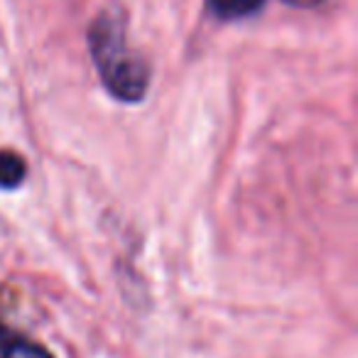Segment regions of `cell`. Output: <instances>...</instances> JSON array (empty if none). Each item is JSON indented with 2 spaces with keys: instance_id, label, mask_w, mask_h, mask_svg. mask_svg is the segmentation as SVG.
Segmentation results:
<instances>
[{
  "instance_id": "cell-1",
  "label": "cell",
  "mask_w": 358,
  "mask_h": 358,
  "mask_svg": "<svg viewBox=\"0 0 358 358\" xmlns=\"http://www.w3.org/2000/svg\"><path fill=\"white\" fill-rule=\"evenodd\" d=\"M89 40L96 69L108 94L128 103H138L148 91L150 71L125 42L123 22L103 13L91 27Z\"/></svg>"
},
{
  "instance_id": "cell-2",
  "label": "cell",
  "mask_w": 358,
  "mask_h": 358,
  "mask_svg": "<svg viewBox=\"0 0 358 358\" xmlns=\"http://www.w3.org/2000/svg\"><path fill=\"white\" fill-rule=\"evenodd\" d=\"M27 172L25 159L10 150H0V189H15L22 185Z\"/></svg>"
},
{
  "instance_id": "cell-3",
  "label": "cell",
  "mask_w": 358,
  "mask_h": 358,
  "mask_svg": "<svg viewBox=\"0 0 358 358\" xmlns=\"http://www.w3.org/2000/svg\"><path fill=\"white\" fill-rule=\"evenodd\" d=\"M263 6V0H209V8L216 17L224 20H238V17L253 15L258 8Z\"/></svg>"
},
{
  "instance_id": "cell-4",
  "label": "cell",
  "mask_w": 358,
  "mask_h": 358,
  "mask_svg": "<svg viewBox=\"0 0 358 358\" xmlns=\"http://www.w3.org/2000/svg\"><path fill=\"white\" fill-rule=\"evenodd\" d=\"M0 358H55L47 348H42L40 343L32 341H13L3 348Z\"/></svg>"
},
{
  "instance_id": "cell-5",
  "label": "cell",
  "mask_w": 358,
  "mask_h": 358,
  "mask_svg": "<svg viewBox=\"0 0 358 358\" xmlns=\"http://www.w3.org/2000/svg\"><path fill=\"white\" fill-rule=\"evenodd\" d=\"M6 343H8V331H6V327L0 324V348L6 346Z\"/></svg>"
}]
</instances>
